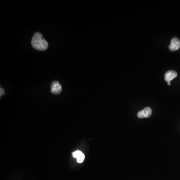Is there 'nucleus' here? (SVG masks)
<instances>
[{
	"instance_id": "f257e3e1",
	"label": "nucleus",
	"mask_w": 180,
	"mask_h": 180,
	"mask_svg": "<svg viewBox=\"0 0 180 180\" xmlns=\"http://www.w3.org/2000/svg\"><path fill=\"white\" fill-rule=\"evenodd\" d=\"M31 44L34 49L39 51H45L48 48L47 42L44 38L42 35L39 32L34 35Z\"/></svg>"
},
{
	"instance_id": "f03ea898",
	"label": "nucleus",
	"mask_w": 180,
	"mask_h": 180,
	"mask_svg": "<svg viewBox=\"0 0 180 180\" xmlns=\"http://www.w3.org/2000/svg\"><path fill=\"white\" fill-rule=\"evenodd\" d=\"M180 48V41L179 39L174 37L171 41V44L169 45V50L171 51H176Z\"/></svg>"
},
{
	"instance_id": "7ed1b4c3",
	"label": "nucleus",
	"mask_w": 180,
	"mask_h": 180,
	"mask_svg": "<svg viewBox=\"0 0 180 180\" xmlns=\"http://www.w3.org/2000/svg\"><path fill=\"white\" fill-rule=\"evenodd\" d=\"M62 91L61 85L58 81L53 82L51 86V91L54 94H59Z\"/></svg>"
},
{
	"instance_id": "20e7f679",
	"label": "nucleus",
	"mask_w": 180,
	"mask_h": 180,
	"mask_svg": "<svg viewBox=\"0 0 180 180\" xmlns=\"http://www.w3.org/2000/svg\"><path fill=\"white\" fill-rule=\"evenodd\" d=\"M152 113V110L151 108L146 107L142 111L139 112L138 117L139 118H147L151 116Z\"/></svg>"
},
{
	"instance_id": "39448f33",
	"label": "nucleus",
	"mask_w": 180,
	"mask_h": 180,
	"mask_svg": "<svg viewBox=\"0 0 180 180\" xmlns=\"http://www.w3.org/2000/svg\"><path fill=\"white\" fill-rule=\"evenodd\" d=\"M177 73L173 70H170L166 72L165 75V80L166 82H171L177 77Z\"/></svg>"
},
{
	"instance_id": "423d86ee",
	"label": "nucleus",
	"mask_w": 180,
	"mask_h": 180,
	"mask_svg": "<svg viewBox=\"0 0 180 180\" xmlns=\"http://www.w3.org/2000/svg\"><path fill=\"white\" fill-rule=\"evenodd\" d=\"M73 157L77 159V162L78 163H82L85 159V155L81 151L77 150L75 152H73Z\"/></svg>"
},
{
	"instance_id": "0eeeda50",
	"label": "nucleus",
	"mask_w": 180,
	"mask_h": 180,
	"mask_svg": "<svg viewBox=\"0 0 180 180\" xmlns=\"http://www.w3.org/2000/svg\"><path fill=\"white\" fill-rule=\"evenodd\" d=\"M1 96H3V95L5 93V91H4V89L2 88H1Z\"/></svg>"
},
{
	"instance_id": "6e6552de",
	"label": "nucleus",
	"mask_w": 180,
	"mask_h": 180,
	"mask_svg": "<svg viewBox=\"0 0 180 180\" xmlns=\"http://www.w3.org/2000/svg\"><path fill=\"white\" fill-rule=\"evenodd\" d=\"M167 83L168 85H171V82H168Z\"/></svg>"
}]
</instances>
